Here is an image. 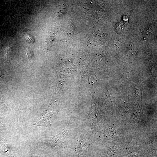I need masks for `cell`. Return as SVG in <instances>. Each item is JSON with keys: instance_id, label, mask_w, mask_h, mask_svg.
Wrapping results in <instances>:
<instances>
[{"instance_id": "1", "label": "cell", "mask_w": 157, "mask_h": 157, "mask_svg": "<svg viewBox=\"0 0 157 157\" xmlns=\"http://www.w3.org/2000/svg\"><path fill=\"white\" fill-rule=\"evenodd\" d=\"M54 111L53 107H52L51 104L50 105L45 114L38 118L34 123V125L44 126L50 125V119Z\"/></svg>"}, {"instance_id": "2", "label": "cell", "mask_w": 157, "mask_h": 157, "mask_svg": "<svg viewBox=\"0 0 157 157\" xmlns=\"http://www.w3.org/2000/svg\"><path fill=\"white\" fill-rule=\"evenodd\" d=\"M27 57L29 58L33 57V53L32 51L30 49H28L27 51Z\"/></svg>"}, {"instance_id": "3", "label": "cell", "mask_w": 157, "mask_h": 157, "mask_svg": "<svg viewBox=\"0 0 157 157\" xmlns=\"http://www.w3.org/2000/svg\"><path fill=\"white\" fill-rule=\"evenodd\" d=\"M3 76L4 74L0 72V77H1L2 79H3Z\"/></svg>"}]
</instances>
